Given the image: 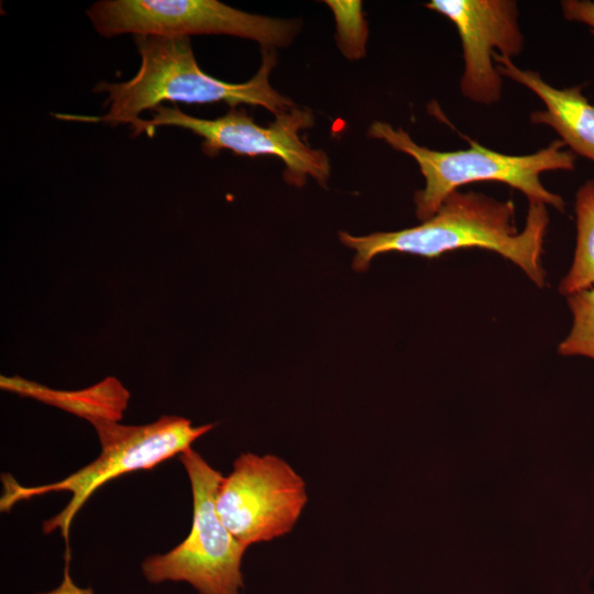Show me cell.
I'll use <instances>...</instances> for the list:
<instances>
[{
    "label": "cell",
    "instance_id": "cell-11",
    "mask_svg": "<svg viewBox=\"0 0 594 594\" xmlns=\"http://www.w3.org/2000/svg\"><path fill=\"white\" fill-rule=\"evenodd\" d=\"M1 385L59 406L88 421L94 419L118 420L129 399V393L113 377H108L90 388L77 392H55L24 380H20L19 384L14 378L7 377H1Z\"/></svg>",
    "mask_w": 594,
    "mask_h": 594
},
{
    "label": "cell",
    "instance_id": "cell-6",
    "mask_svg": "<svg viewBox=\"0 0 594 594\" xmlns=\"http://www.w3.org/2000/svg\"><path fill=\"white\" fill-rule=\"evenodd\" d=\"M315 124L309 109L294 107L278 116L273 123L262 127L244 110L231 109L216 119H201L180 111L177 107H156L150 120L139 119L131 128L132 135L146 133L154 136L155 129L172 125L186 129L202 138L201 148L206 155H217L229 150L239 155H272L286 166L287 183L301 187L308 176L326 186L330 176L328 155L307 145L299 135Z\"/></svg>",
    "mask_w": 594,
    "mask_h": 594
},
{
    "label": "cell",
    "instance_id": "cell-14",
    "mask_svg": "<svg viewBox=\"0 0 594 594\" xmlns=\"http://www.w3.org/2000/svg\"><path fill=\"white\" fill-rule=\"evenodd\" d=\"M337 24V42L340 51L349 59H359L365 55L367 24L362 11V2L355 0H327Z\"/></svg>",
    "mask_w": 594,
    "mask_h": 594
},
{
    "label": "cell",
    "instance_id": "cell-12",
    "mask_svg": "<svg viewBox=\"0 0 594 594\" xmlns=\"http://www.w3.org/2000/svg\"><path fill=\"white\" fill-rule=\"evenodd\" d=\"M576 246L569 273L559 285L570 296L594 285V180L585 182L575 196Z\"/></svg>",
    "mask_w": 594,
    "mask_h": 594
},
{
    "label": "cell",
    "instance_id": "cell-3",
    "mask_svg": "<svg viewBox=\"0 0 594 594\" xmlns=\"http://www.w3.org/2000/svg\"><path fill=\"white\" fill-rule=\"evenodd\" d=\"M370 138L385 141L393 148L411 156L425 177V188L415 194L417 218L430 219L444 199L459 187L477 182L504 183L520 190L529 202L551 205L564 210L561 196L549 191L540 182V175L549 170H573L575 154L563 151L561 140L527 155L499 153L470 139V148L441 152L418 145L402 128L375 121L370 127Z\"/></svg>",
    "mask_w": 594,
    "mask_h": 594
},
{
    "label": "cell",
    "instance_id": "cell-8",
    "mask_svg": "<svg viewBox=\"0 0 594 594\" xmlns=\"http://www.w3.org/2000/svg\"><path fill=\"white\" fill-rule=\"evenodd\" d=\"M307 499L304 480L283 459L244 453L223 476L216 509L228 530L248 548L288 534Z\"/></svg>",
    "mask_w": 594,
    "mask_h": 594
},
{
    "label": "cell",
    "instance_id": "cell-5",
    "mask_svg": "<svg viewBox=\"0 0 594 594\" xmlns=\"http://www.w3.org/2000/svg\"><path fill=\"white\" fill-rule=\"evenodd\" d=\"M190 481L194 515L187 538L170 551L146 558L147 582H186L199 594H241L246 547L228 530L216 509L222 474L191 448L179 455Z\"/></svg>",
    "mask_w": 594,
    "mask_h": 594
},
{
    "label": "cell",
    "instance_id": "cell-2",
    "mask_svg": "<svg viewBox=\"0 0 594 594\" xmlns=\"http://www.w3.org/2000/svg\"><path fill=\"white\" fill-rule=\"evenodd\" d=\"M141 57L139 72L123 82H98L95 92H106L103 116L54 114L59 120L100 122L112 127L139 120L145 110H153L163 101L184 103L226 102L260 106L278 116L295 107L287 97L275 90L270 75L275 56L264 50L257 73L242 84L219 80L201 70L196 62L189 37L134 36Z\"/></svg>",
    "mask_w": 594,
    "mask_h": 594
},
{
    "label": "cell",
    "instance_id": "cell-1",
    "mask_svg": "<svg viewBox=\"0 0 594 594\" xmlns=\"http://www.w3.org/2000/svg\"><path fill=\"white\" fill-rule=\"evenodd\" d=\"M549 224L546 205L529 202L526 223L518 232L513 200L499 201L479 193L450 194L438 211L421 224L394 232L354 237L340 232L341 242L355 251L353 268L366 271L383 253L437 257L460 249L480 248L498 253L519 266L538 286L546 284L541 265Z\"/></svg>",
    "mask_w": 594,
    "mask_h": 594
},
{
    "label": "cell",
    "instance_id": "cell-9",
    "mask_svg": "<svg viewBox=\"0 0 594 594\" xmlns=\"http://www.w3.org/2000/svg\"><path fill=\"white\" fill-rule=\"evenodd\" d=\"M426 7L448 18L459 33L464 61L460 81L469 100L493 105L501 100L502 75L494 53L512 58L524 48L518 4L513 0H432Z\"/></svg>",
    "mask_w": 594,
    "mask_h": 594
},
{
    "label": "cell",
    "instance_id": "cell-15",
    "mask_svg": "<svg viewBox=\"0 0 594 594\" xmlns=\"http://www.w3.org/2000/svg\"><path fill=\"white\" fill-rule=\"evenodd\" d=\"M564 18L590 26L594 34V2L590 0H564L561 2Z\"/></svg>",
    "mask_w": 594,
    "mask_h": 594
},
{
    "label": "cell",
    "instance_id": "cell-7",
    "mask_svg": "<svg viewBox=\"0 0 594 594\" xmlns=\"http://www.w3.org/2000/svg\"><path fill=\"white\" fill-rule=\"evenodd\" d=\"M86 13L105 37L223 34L268 50L289 45L299 30L295 21L248 13L217 0H101Z\"/></svg>",
    "mask_w": 594,
    "mask_h": 594
},
{
    "label": "cell",
    "instance_id": "cell-10",
    "mask_svg": "<svg viewBox=\"0 0 594 594\" xmlns=\"http://www.w3.org/2000/svg\"><path fill=\"white\" fill-rule=\"evenodd\" d=\"M497 70L529 88L543 102L546 110L534 111L530 121L551 127L573 154L594 163V106L582 94L581 86L558 89L539 73L518 68L512 58L494 53Z\"/></svg>",
    "mask_w": 594,
    "mask_h": 594
},
{
    "label": "cell",
    "instance_id": "cell-4",
    "mask_svg": "<svg viewBox=\"0 0 594 594\" xmlns=\"http://www.w3.org/2000/svg\"><path fill=\"white\" fill-rule=\"evenodd\" d=\"M90 422L101 444L97 459L64 480L51 484L22 486L16 482L4 481L6 493L1 498V509L8 510L19 501L50 492H70L69 503L43 525L45 534L59 529L67 540L73 518L98 487L123 474L153 469L180 455L191 448L194 441L215 427V424L193 426L190 420L178 416H162L140 426L121 425L111 419H94Z\"/></svg>",
    "mask_w": 594,
    "mask_h": 594
},
{
    "label": "cell",
    "instance_id": "cell-13",
    "mask_svg": "<svg viewBox=\"0 0 594 594\" xmlns=\"http://www.w3.org/2000/svg\"><path fill=\"white\" fill-rule=\"evenodd\" d=\"M573 322L569 336L559 344L561 355H583L594 360V288L568 296Z\"/></svg>",
    "mask_w": 594,
    "mask_h": 594
}]
</instances>
